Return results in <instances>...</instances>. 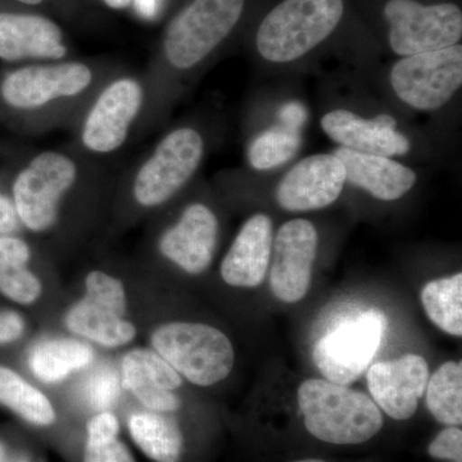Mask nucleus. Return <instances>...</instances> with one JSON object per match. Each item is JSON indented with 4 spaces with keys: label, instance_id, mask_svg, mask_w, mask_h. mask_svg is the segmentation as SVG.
Returning <instances> with one entry per match:
<instances>
[{
    "label": "nucleus",
    "instance_id": "7",
    "mask_svg": "<svg viewBox=\"0 0 462 462\" xmlns=\"http://www.w3.org/2000/svg\"><path fill=\"white\" fill-rule=\"evenodd\" d=\"M343 14V0H282L258 26V53L270 62H293L327 41Z\"/></svg>",
    "mask_w": 462,
    "mask_h": 462
},
{
    "label": "nucleus",
    "instance_id": "3",
    "mask_svg": "<svg viewBox=\"0 0 462 462\" xmlns=\"http://www.w3.org/2000/svg\"><path fill=\"white\" fill-rule=\"evenodd\" d=\"M245 0H190L167 23L157 56L145 69L151 85V129L167 107V93L175 76L188 74L234 32Z\"/></svg>",
    "mask_w": 462,
    "mask_h": 462
},
{
    "label": "nucleus",
    "instance_id": "17",
    "mask_svg": "<svg viewBox=\"0 0 462 462\" xmlns=\"http://www.w3.org/2000/svg\"><path fill=\"white\" fill-rule=\"evenodd\" d=\"M345 184V166L336 154H314L289 170L278 185L276 200L287 211H314L333 205Z\"/></svg>",
    "mask_w": 462,
    "mask_h": 462
},
{
    "label": "nucleus",
    "instance_id": "20",
    "mask_svg": "<svg viewBox=\"0 0 462 462\" xmlns=\"http://www.w3.org/2000/svg\"><path fill=\"white\" fill-rule=\"evenodd\" d=\"M123 375L124 387L152 411L172 412L180 407V400L172 393L181 385L180 374L157 352H129L124 357Z\"/></svg>",
    "mask_w": 462,
    "mask_h": 462
},
{
    "label": "nucleus",
    "instance_id": "8",
    "mask_svg": "<svg viewBox=\"0 0 462 462\" xmlns=\"http://www.w3.org/2000/svg\"><path fill=\"white\" fill-rule=\"evenodd\" d=\"M152 345L167 364L199 387L229 376L234 348L223 331L196 322H170L154 330Z\"/></svg>",
    "mask_w": 462,
    "mask_h": 462
},
{
    "label": "nucleus",
    "instance_id": "5",
    "mask_svg": "<svg viewBox=\"0 0 462 462\" xmlns=\"http://www.w3.org/2000/svg\"><path fill=\"white\" fill-rule=\"evenodd\" d=\"M206 153L203 133L191 125L167 130L129 169L115 189L125 206L152 211L171 202L193 180Z\"/></svg>",
    "mask_w": 462,
    "mask_h": 462
},
{
    "label": "nucleus",
    "instance_id": "29",
    "mask_svg": "<svg viewBox=\"0 0 462 462\" xmlns=\"http://www.w3.org/2000/svg\"><path fill=\"white\" fill-rule=\"evenodd\" d=\"M0 293L20 305H30L41 296L42 282L26 264L0 275Z\"/></svg>",
    "mask_w": 462,
    "mask_h": 462
},
{
    "label": "nucleus",
    "instance_id": "1",
    "mask_svg": "<svg viewBox=\"0 0 462 462\" xmlns=\"http://www.w3.org/2000/svg\"><path fill=\"white\" fill-rule=\"evenodd\" d=\"M120 69L109 60L76 58L17 65L0 76V111L30 135L71 130L97 90Z\"/></svg>",
    "mask_w": 462,
    "mask_h": 462
},
{
    "label": "nucleus",
    "instance_id": "28",
    "mask_svg": "<svg viewBox=\"0 0 462 462\" xmlns=\"http://www.w3.org/2000/svg\"><path fill=\"white\" fill-rule=\"evenodd\" d=\"M121 383L117 372L108 364L100 365L88 375L83 384L87 403L99 411L111 409L120 397Z\"/></svg>",
    "mask_w": 462,
    "mask_h": 462
},
{
    "label": "nucleus",
    "instance_id": "14",
    "mask_svg": "<svg viewBox=\"0 0 462 462\" xmlns=\"http://www.w3.org/2000/svg\"><path fill=\"white\" fill-rule=\"evenodd\" d=\"M220 223L203 202L188 203L172 224L158 234L156 251L182 272L199 275L214 261Z\"/></svg>",
    "mask_w": 462,
    "mask_h": 462
},
{
    "label": "nucleus",
    "instance_id": "26",
    "mask_svg": "<svg viewBox=\"0 0 462 462\" xmlns=\"http://www.w3.org/2000/svg\"><path fill=\"white\" fill-rule=\"evenodd\" d=\"M427 406L433 418L448 427H460L462 422V364L445 363L427 384Z\"/></svg>",
    "mask_w": 462,
    "mask_h": 462
},
{
    "label": "nucleus",
    "instance_id": "35",
    "mask_svg": "<svg viewBox=\"0 0 462 462\" xmlns=\"http://www.w3.org/2000/svg\"><path fill=\"white\" fill-rule=\"evenodd\" d=\"M16 207L11 196L0 191V236H14L20 229Z\"/></svg>",
    "mask_w": 462,
    "mask_h": 462
},
{
    "label": "nucleus",
    "instance_id": "13",
    "mask_svg": "<svg viewBox=\"0 0 462 462\" xmlns=\"http://www.w3.org/2000/svg\"><path fill=\"white\" fill-rule=\"evenodd\" d=\"M315 225L294 218L282 225L273 242L270 260V288L284 303H297L309 293L318 252Z\"/></svg>",
    "mask_w": 462,
    "mask_h": 462
},
{
    "label": "nucleus",
    "instance_id": "38",
    "mask_svg": "<svg viewBox=\"0 0 462 462\" xmlns=\"http://www.w3.org/2000/svg\"><path fill=\"white\" fill-rule=\"evenodd\" d=\"M102 3L112 11H125L132 8V0H102Z\"/></svg>",
    "mask_w": 462,
    "mask_h": 462
},
{
    "label": "nucleus",
    "instance_id": "31",
    "mask_svg": "<svg viewBox=\"0 0 462 462\" xmlns=\"http://www.w3.org/2000/svg\"><path fill=\"white\" fill-rule=\"evenodd\" d=\"M428 454L437 460L462 462V430L458 427H448L428 447Z\"/></svg>",
    "mask_w": 462,
    "mask_h": 462
},
{
    "label": "nucleus",
    "instance_id": "9",
    "mask_svg": "<svg viewBox=\"0 0 462 462\" xmlns=\"http://www.w3.org/2000/svg\"><path fill=\"white\" fill-rule=\"evenodd\" d=\"M384 17L391 50L401 57L445 50L457 44L462 36V12L454 3L388 0Z\"/></svg>",
    "mask_w": 462,
    "mask_h": 462
},
{
    "label": "nucleus",
    "instance_id": "19",
    "mask_svg": "<svg viewBox=\"0 0 462 462\" xmlns=\"http://www.w3.org/2000/svg\"><path fill=\"white\" fill-rule=\"evenodd\" d=\"M273 242L272 218L263 214L249 217L221 263L223 281L238 288L263 284L272 260Z\"/></svg>",
    "mask_w": 462,
    "mask_h": 462
},
{
    "label": "nucleus",
    "instance_id": "18",
    "mask_svg": "<svg viewBox=\"0 0 462 462\" xmlns=\"http://www.w3.org/2000/svg\"><path fill=\"white\" fill-rule=\"evenodd\" d=\"M396 126L391 115L363 118L346 109H336L321 118L324 133L343 148L388 158L410 151L409 139L397 132Z\"/></svg>",
    "mask_w": 462,
    "mask_h": 462
},
{
    "label": "nucleus",
    "instance_id": "37",
    "mask_svg": "<svg viewBox=\"0 0 462 462\" xmlns=\"http://www.w3.org/2000/svg\"><path fill=\"white\" fill-rule=\"evenodd\" d=\"M163 0H132V8L144 21L154 20L162 9Z\"/></svg>",
    "mask_w": 462,
    "mask_h": 462
},
{
    "label": "nucleus",
    "instance_id": "30",
    "mask_svg": "<svg viewBox=\"0 0 462 462\" xmlns=\"http://www.w3.org/2000/svg\"><path fill=\"white\" fill-rule=\"evenodd\" d=\"M32 256V248L26 240L16 236H0V275L30 264Z\"/></svg>",
    "mask_w": 462,
    "mask_h": 462
},
{
    "label": "nucleus",
    "instance_id": "6",
    "mask_svg": "<svg viewBox=\"0 0 462 462\" xmlns=\"http://www.w3.org/2000/svg\"><path fill=\"white\" fill-rule=\"evenodd\" d=\"M297 400L307 431L330 445H361L384 424L372 398L330 380H305L298 388Z\"/></svg>",
    "mask_w": 462,
    "mask_h": 462
},
{
    "label": "nucleus",
    "instance_id": "34",
    "mask_svg": "<svg viewBox=\"0 0 462 462\" xmlns=\"http://www.w3.org/2000/svg\"><path fill=\"white\" fill-rule=\"evenodd\" d=\"M25 322L14 311H0V345H8L23 336Z\"/></svg>",
    "mask_w": 462,
    "mask_h": 462
},
{
    "label": "nucleus",
    "instance_id": "10",
    "mask_svg": "<svg viewBox=\"0 0 462 462\" xmlns=\"http://www.w3.org/2000/svg\"><path fill=\"white\" fill-rule=\"evenodd\" d=\"M387 329V318L376 310L343 321L315 343L314 363L337 384H351L372 364Z\"/></svg>",
    "mask_w": 462,
    "mask_h": 462
},
{
    "label": "nucleus",
    "instance_id": "24",
    "mask_svg": "<svg viewBox=\"0 0 462 462\" xmlns=\"http://www.w3.org/2000/svg\"><path fill=\"white\" fill-rule=\"evenodd\" d=\"M0 403L30 424L47 427L56 420L50 400L23 376L5 366H0Z\"/></svg>",
    "mask_w": 462,
    "mask_h": 462
},
{
    "label": "nucleus",
    "instance_id": "4",
    "mask_svg": "<svg viewBox=\"0 0 462 462\" xmlns=\"http://www.w3.org/2000/svg\"><path fill=\"white\" fill-rule=\"evenodd\" d=\"M151 85L145 69L121 67L97 90L69 132V143L84 156L103 161L120 153L151 130Z\"/></svg>",
    "mask_w": 462,
    "mask_h": 462
},
{
    "label": "nucleus",
    "instance_id": "15",
    "mask_svg": "<svg viewBox=\"0 0 462 462\" xmlns=\"http://www.w3.org/2000/svg\"><path fill=\"white\" fill-rule=\"evenodd\" d=\"M71 58L62 26L33 11H0V60L14 65Z\"/></svg>",
    "mask_w": 462,
    "mask_h": 462
},
{
    "label": "nucleus",
    "instance_id": "11",
    "mask_svg": "<svg viewBox=\"0 0 462 462\" xmlns=\"http://www.w3.org/2000/svg\"><path fill=\"white\" fill-rule=\"evenodd\" d=\"M391 84L410 107L434 111L443 107L462 84V47L403 57L393 66Z\"/></svg>",
    "mask_w": 462,
    "mask_h": 462
},
{
    "label": "nucleus",
    "instance_id": "22",
    "mask_svg": "<svg viewBox=\"0 0 462 462\" xmlns=\"http://www.w3.org/2000/svg\"><path fill=\"white\" fill-rule=\"evenodd\" d=\"M93 358V349L83 342L48 339L33 346L29 356V366L42 382L57 383L87 367Z\"/></svg>",
    "mask_w": 462,
    "mask_h": 462
},
{
    "label": "nucleus",
    "instance_id": "40",
    "mask_svg": "<svg viewBox=\"0 0 462 462\" xmlns=\"http://www.w3.org/2000/svg\"><path fill=\"white\" fill-rule=\"evenodd\" d=\"M20 5H25V7H42L45 3L50 2V0H16Z\"/></svg>",
    "mask_w": 462,
    "mask_h": 462
},
{
    "label": "nucleus",
    "instance_id": "36",
    "mask_svg": "<svg viewBox=\"0 0 462 462\" xmlns=\"http://www.w3.org/2000/svg\"><path fill=\"white\" fill-rule=\"evenodd\" d=\"M282 125L291 127V129L300 130V127L305 124L306 109L300 103H288L282 107L281 112Z\"/></svg>",
    "mask_w": 462,
    "mask_h": 462
},
{
    "label": "nucleus",
    "instance_id": "25",
    "mask_svg": "<svg viewBox=\"0 0 462 462\" xmlns=\"http://www.w3.org/2000/svg\"><path fill=\"white\" fill-rule=\"evenodd\" d=\"M425 314L436 327L449 334L462 336V273L436 279L422 288Z\"/></svg>",
    "mask_w": 462,
    "mask_h": 462
},
{
    "label": "nucleus",
    "instance_id": "39",
    "mask_svg": "<svg viewBox=\"0 0 462 462\" xmlns=\"http://www.w3.org/2000/svg\"><path fill=\"white\" fill-rule=\"evenodd\" d=\"M0 462H27L21 456H12L3 443H0Z\"/></svg>",
    "mask_w": 462,
    "mask_h": 462
},
{
    "label": "nucleus",
    "instance_id": "21",
    "mask_svg": "<svg viewBox=\"0 0 462 462\" xmlns=\"http://www.w3.org/2000/svg\"><path fill=\"white\" fill-rule=\"evenodd\" d=\"M346 170V181L380 200H397L406 196L416 182V173L388 157L358 153L340 147L333 152Z\"/></svg>",
    "mask_w": 462,
    "mask_h": 462
},
{
    "label": "nucleus",
    "instance_id": "33",
    "mask_svg": "<svg viewBox=\"0 0 462 462\" xmlns=\"http://www.w3.org/2000/svg\"><path fill=\"white\" fill-rule=\"evenodd\" d=\"M87 430L88 442H102L117 438L120 424L114 413L102 411L88 422Z\"/></svg>",
    "mask_w": 462,
    "mask_h": 462
},
{
    "label": "nucleus",
    "instance_id": "2",
    "mask_svg": "<svg viewBox=\"0 0 462 462\" xmlns=\"http://www.w3.org/2000/svg\"><path fill=\"white\" fill-rule=\"evenodd\" d=\"M114 175L103 161L84 156L72 145L42 149L18 167L11 199L23 226L48 234L62 224L69 205L115 188Z\"/></svg>",
    "mask_w": 462,
    "mask_h": 462
},
{
    "label": "nucleus",
    "instance_id": "32",
    "mask_svg": "<svg viewBox=\"0 0 462 462\" xmlns=\"http://www.w3.org/2000/svg\"><path fill=\"white\" fill-rule=\"evenodd\" d=\"M85 462H135L129 448L117 438L102 442H87Z\"/></svg>",
    "mask_w": 462,
    "mask_h": 462
},
{
    "label": "nucleus",
    "instance_id": "27",
    "mask_svg": "<svg viewBox=\"0 0 462 462\" xmlns=\"http://www.w3.org/2000/svg\"><path fill=\"white\" fill-rule=\"evenodd\" d=\"M300 130L282 125L258 135L248 148V162L257 171L287 163L300 147Z\"/></svg>",
    "mask_w": 462,
    "mask_h": 462
},
{
    "label": "nucleus",
    "instance_id": "41",
    "mask_svg": "<svg viewBox=\"0 0 462 462\" xmlns=\"http://www.w3.org/2000/svg\"><path fill=\"white\" fill-rule=\"evenodd\" d=\"M293 462H327V461L319 460V458H305V460H298V461H293Z\"/></svg>",
    "mask_w": 462,
    "mask_h": 462
},
{
    "label": "nucleus",
    "instance_id": "16",
    "mask_svg": "<svg viewBox=\"0 0 462 462\" xmlns=\"http://www.w3.org/2000/svg\"><path fill=\"white\" fill-rule=\"evenodd\" d=\"M430 380V365L422 356L404 355L373 364L367 370V387L380 411L394 420H409L418 410Z\"/></svg>",
    "mask_w": 462,
    "mask_h": 462
},
{
    "label": "nucleus",
    "instance_id": "12",
    "mask_svg": "<svg viewBox=\"0 0 462 462\" xmlns=\"http://www.w3.org/2000/svg\"><path fill=\"white\" fill-rule=\"evenodd\" d=\"M87 294L66 316V325L78 336L106 346L132 342L135 327L124 319L126 296L123 282L99 270L88 273Z\"/></svg>",
    "mask_w": 462,
    "mask_h": 462
},
{
    "label": "nucleus",
    "instance_id": "23",
    "mask_svg": "<svg viewBox=\"0 0 462 462\" xmlns=\"http://www.w3.org/2000/svg\"><path fill=\"white\" fill-rule=\"evenodd\" d=\"M130 434L143 452L156 462H179L182 452L180 428L172 419L157 412L134 413Z\"/></svg>",
    "mask_w": 462,
    "mask_h": 462
}]
</instances>
